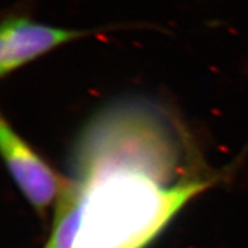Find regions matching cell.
<instances>
[{
  "mask_svg": "<svg viewBox=\"0 0 248 248\" xmlns=\"http://www.w3.org/2000/svg\"><path fill=\"white\" fill-rule=\"evenodd\" d=\"M0 150L18 190L37 212L43 214L57 204L68 179L55 171L4 116L0 121Z\"/></svg>",
  "mask_w": 248,
  "mask_h": 248,
  "instance_id": "obj_2",
  "label": "cell"
},
{
  "mask_svg": "<svg viewBox=\"0 0 248 248\" xmlns=\"http://www.w3.org/2000/svg\"><path fill=\"white\" fill-rule=\"evenodd\" d=\"M93 33L94 30L52 27L23 16L6 17L0 30V76L12 75L54 48Z\"/></svg>",
  "mask_w": 248,
  "mask_h": 248,
  "instance_id": "obj_3",
  "label": "cell"
},
{
  "mask_svg": "<svg viewBox=\"0 0 248 248\" xmlns=\"http://www.w3.org/2000/svg\"><path fill=\"white\" fill-rule=\"evenodd\" d=\"M73 175L45 248H145L213 183L187 128L142 100L116 102L90 121Z\"/></svg>",
  "mask_w": 248,
  "mask_h": 248,
  "instance_id": "obj_1",
  "label": "cell"
}]
</instances>
